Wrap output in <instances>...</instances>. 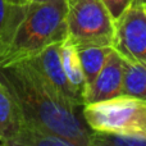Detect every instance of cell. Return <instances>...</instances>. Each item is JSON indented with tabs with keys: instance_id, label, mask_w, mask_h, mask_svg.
Wrapping results in <instances>:
<instances>
[{
	"instance_id": "obj_1",
	"label": "cell",
	"mask_w": 146,
	"mask_h": 146,
	"mask_svg": "<svg viewBox=\"0 0 146 146\" xmlns=\"http://www.w3.org/2000/svg\"><path fill=\"white\" fill-rule=\"evenodd\" d=\"M0 81L17 99L25 123L54 132L76 146H90L91 129L82 109L62 99L27 60L0 67Z\"/></svg>"
},
{
	"instance_id": "obj_9",
	"label": "cell",
	"mask_w": 146,
	"mask_h": 146,
	"mask_svg": "<svg viewBox=\"0 0 146 146\" xmlns=\"http://www.w3.org/2000/svg\"><path fill=\"white\" fill-rule=\"evenodd\" d=\"M26 4H13L8 0H0V58L7 51L13 36L23 19Z\"/></svg>"
},
{
	"instance_id": "obj_16",
	"label": "cell",
	"mask_w": 146,
	"mask_h": 146,
	"mask_svg": "<svg viewBox=\"0 0 146 146\" xmlns=\"http://www.w3.org/2000/svg\"><path fill=\"white\" fill-rule=\"evenodd\" d=\"M9 3H13V4H26L27 0H8Z\"/></svg>"
},
{
	"instance_id": "obj_2",
	"label": "cell",
	"mask_w": 146,
	"mask_h": 146,
	"mask_svg": "<svg viewBox=\"0 0 146 146\" xmlns=\"http://www.w3.org/2000/svg\"><path fill=\"white\" fill-rule=\"evenodd\" d=\"M67 0L28 1L12 42L0 58V67L25 60L46 46L67 38Z\"/></svg>"
},
{
	"instance_id": "obj_17",
	"label": "cell",
	"mask_w": 146,
	"mask_h": 146,
	"mask_svg": "<svg viewBox=\"0 0 146 146\" xmlns=\"http://www.w3.org/2000/svg\"><path fill=\"white\" fill-rule=\"evenodd\" d=\"M28 1H56V0H27Z\"/></svg>"
},
{
	"instance_id": "obj_14",
	"label": "cell",
	"mask_w": 146,
	"mask_h": 146,
	"mask_svg": "<svg viewBox=\"0 0 146 146\" xmlns=\"http://www.w3.org/2000/svg\"><path fill=\"white\" fill-rule=\"evenodd\" d=\"M90 146H146V132L91 131Z\"/></svg>"
},
{
	"instance_id": "obj_5",
	"label": "cell",
	"mask_w": 146,
	"mask_h": 146,
	"mask_svg": "<svg viewBox=\"0 0 146 146\" xmlns=\"http://www.w3.org/2000/svg\"><path fill=\"white\" fill-rule=\"evenodd\" d=\"M113 48L127 60L146 62V0H135L115 19Z\"/></svg>"
},
{
	"instance_id": "obj_11",
	"label": "cell",
	"mask_w": 146,
	"mask_h": 146,
	"mask_svg": "<svg viewBox=\"0 0 146 146\" xmlns=\"http://www.w3.org/2000/svg\"><path fill=\"white\" fill-rule=\"evenodd\" d=\"M10 146H76L72 141L45 128L25 123Z\"/></svg>"
},
{
	"instance_id": "obj_6",
	"label": "cell",
	"mask_w": 146,
	"mask_h": 146,
	"mask_svg": "<svg viewBox=\"0 0 146 146\" xmlns=\"http://www.w3.org/2000/svg\"><path fill=\"white\" fill-rule=\"evenodd\" d=\"M60 42H55L46 46L38 54L31 56L27 60L37 71L42 80L60 96L62 99L78 109L83 108V98L71 85L66 76V72L60 60Z\"/></svg>"
},
{
	"instance_id": "obj_4",
	"label": "cell",
	"mask_w": 146,
	"mask_h": 146,
	"mask_svg": "<svg viewBox=\"0 0 146 146\" xmlns=\"http://www.w3.org/2000/svg\"><path fill=\"white\" fill-rule=\"evenodd\" d=\"M82 115L91 131L146 132V101L140 99L121 95L85 104Z\"/></svg>"
},
{
	"instance_id": "obj_15",
	"label": "cell",
	"mask_w": 146,
	"mask_h": 146,
	"mask_svg": "<svg viewBox=\"0 0 146 146\" xmlns=\"http://www.w3.org/2000/svg\"><path fill=\"white\" fill-rule=\"evenodd\" d=\"M103 1L105 3L108 9L110 10L113 18L117 19V18L122 14V12H123L131 3H133L135 0H103Z\"/></svg>"
},
{
	"instance_id": "obj_10",
	"label": "cell",
	"mask_w": 146,
	"mask_h": 146,
	"mask_svg": "<svg viewBox=\"0 0 146 146\" xmlns=\"http://www.w3.org/2000/svg\"><path fill=\"white\" fill-rule=\"evenodd\" d=\"M59 51H60L62 66H63L67 78L71 82V85L83 98V92H85V87H86V80H85V74H83L82 66H81L77 46L74 45V42L72 40H69L67 37L66 40L60 42Z\"/></svg>"
},
{
	"instance_id": "obj_3",
	"label": "cell",
	"mask_w": 146,
	"mask_h": 146,
	"mask_svg": "<svg viewBox=\"0 0 146 146\" xmlns=\"http://www.w3.org/2000/svg\"><path fill=\"white\" fill-rule=\"evenodd\" d=\"M66 22L76 46H113L115 19L103 0H67Z\"/></svg>"
},
{
	"instance_id": "obj_12",
	"label": "cell",
	"mask_w": 146,
	"mask_h": 146,
	"mask_svg": "<svg viewBox=\"0 0 146 146\" xmlns=\"http://www.w3.org/2000/svg\"><path fill=\"white\" fill-rule=\"evenodd\" d=\"M122 95L146 101V62L124 59Z\"/></svg>"
},
{
	"instance_id": "obj_7",
	"label": "cell",
	"mask_w": 146,
	"mask_h": 146,
	"mask_svg": "<svg viewBox=\"0 0 146 146\" xmlns=\"http://www.w3.org/2000/svg\"><path fill=\"white\" fill-rule=\"evenodd\" d=\"M123 72L124 58L113 48L109 53L101 71L92 81V83L85 88L83 105L105 101L109 99L121 96L122 83H123Z\"/></svg>"
},
{
	"instance_id": "obj_13",
	"label": "cell",
	"mask_w": 146,
	"mask_h": 146,
	"mask_svg": "<svg viewBox=\"0 0 146 146\" xmlns=\"http://www.w3.org/2000/svg\"><path fill=\"white\" fill-rule=\"evenodd\" d=\"M111 49H113V46H100V45L77 46L81 66H82L83 74H85V80H86V87L92 83V81L96 78L99 72L101 71Z\"/></svg>"
},
{
	"instance_id": "obj_8",
	"label": "cell",
	"mask_w": 146,
	"mask_h": 146,
	"mask_svg": "<svg viewBox=\"0 0 146 146\" xmlns=\"http://www.w3.org/2000/svg\"><path fill=\"white\" fill-rule=\"evenodd\" d=\"M25 126V117L7 85L0 81V145L10 146Z\"/></svg>"
}]
</instances>
